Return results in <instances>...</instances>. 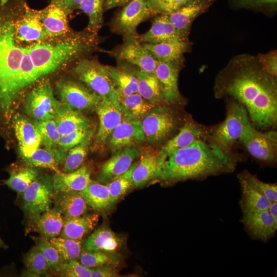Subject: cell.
I'll return each instance as SVG.
<instances>
[{"mask_svg":"<svg viewBox=\"0 0 277 277\" xmlns=\"http://www.w3.org/2000/svg\"><path fill=\"white\" fill-rule=\"evenodd\" d=\"M213 89L216 98H232L243 105L256 129L276 127V76L267 71L256 56L232 57L216 76Z\"/></svg>","mask_w":277,"mask_h":277,"instance_id":"obj_1","label":"cell"},{"mask_svg":"<svg viewBox=\"0 0 277 277\" xmlns=\"http://www.w3.org/2000/svg\"><path fill=\"white\" fill-rule=\"evenodd\" d=\"M239 160L236 155L225 154L208 140H200L170 153L159 180L167 185L203 180L233 172Z\"/></svg>","mask_w":277,"mask_h":277,"instance_id":"obj_2","label":"cell"},{"mask_svg":"<svg viewBox=\"0 0 277 277\" xmlns=\"http://www.w3.org/2000/svg\"><path fill=\"white\" fill-rule=\"evenodd\" d=\"M225 120L219 124L210 128L208 141L228 155L233 152L234 146L239 141L247 126L250 123L245 107L236 101L227 98Z\"/></svg>","mask_w":277,"mask_h":277,"instance_id":"obj_3","label":"cell"},{"mask_svg":"<svg viewBox=\"0 0 277 277\" xmlns=\"http://www.w3.org/2000/svg\"><path fill=\"white\" fill-rule=\"evenodd\" d=\"M84 47L81 41H75L54 45L35 44L26 48L40 78L56 70Z\"/></svg>","mask_w":277,"mask_h":277,"instance_id":"obj_4","label":"cell"},{"mask_svg":"<svg viewBox=\"0 0 277 277\" xmlns=\"http://www.w3.org/2000/svg\"><path fill=\"white\" fill-rule=\"evenodd\" d=\"M78 78L102 98L120 101L121 96L109 75V67L84 59L74 68Z\"/></svg>","mask_w":277,"mask_h":277,"instance_id":"obj_5","label":"cell"},{"mask_svg":"<svg viewBox=\"0 0 277 277\" xmlns=\"http://www.w3.org/2000/svg\"><path fill=\"white\" fill-rule=\"evenodd\" d=\"M180 122L177 112L172 107L155 106L141 121L145 140L153 144L166 143Z\"/></svg>","mask_w":277,"mask_h":277,"instance_id":"obj_6","label":"cell"},{"mask_svg":"<svg viewBox=\"0 0 277 277\" xmlns=\"http://www.w3.org/2000/svg\"><path fill=\"white\" fill-rule=\"evenodd\" d=\"M239 142L255 160L266 165H272L277 159V131L274 129L262 131L250 123Z\"/></svg>","mask_w":277,"mask_h":277,"instance_id":"obj_7","label":"cell"},{"mask_svg":"<svg viewBox=\"0 0 277 277\" xmlns=\"http://www.w3.org/2000/svg\"><path fill=\"white\" fill-rule=\"evenodd\" d=\"M54 191L52 179L37 177L23 193V208L32 221L50 209Z\"/></svg>","mask_w":277,"mask_h":277,"instance_id":"obj_8","label":"cell"},{"mask_svg":"<svg viewBox=\"0 0 277 277\" xmlns=\"http://www.w3.org/2000/svg\"><path fill=\"white\" fill-rule=\"evenodd\" d=\"M61 104L55 98L50 85L43 83L26 97L24 108L26 113L36 121L55 118Z\"/></svg>","mask_w":277,"mask_h":277,"instance_id":"obj_9","label":"cell"},{"mask_svg":"<svg viewBox=\"0 0 277 277\" xmlns=\"http://www.w3.org/2000/svg\"><path fill=\"white\" fill-rule=\"evenodd\" d=\"M62 104L77 111L94 109L101 97L81 84L63 79L56 83Z\"/></svg>","mask_w":277,"mask_h":277,"instance_id":"obj_10","label":"cell"},{"mask_svg":"<svg viewBox=\"0 0 277 277\" xmlns=\"http://www.w3.org/2000/svg\"><path fill=\"white\" fill-rule=\"evenodd\" d=\"M241 209L242 217L241 221L251 239L266 242L275 235L277 230V218L267 210Z\"/></svg>","mask_w":277,"mask_h":277,"instance_id":"obj_11","label":"cell"},{"mask_svg":"<svg viewBox=\"0 0 277 277\" xmlns=\"http://www.w3.org/2000/svg\"><path fill=\"white\" fill-rule=\"evenodd\" d=\"M209 131L210 128L201 125L188 116L177 134L164 143L159 152L166 159L175 150L185 148L197 140H208Z\"/></svg>","mask_w":277,"mask_h":277,"instance_id":"obj_12","label":"cell"},{"mask_svg":"<svg viewBox=\"0 0 277 277\" xmlns=\"http://www.w3.org/2000/svg\"><path fill=\"white\" fill-rule=\"evenodd\" d=\"M181 61H157L154 71L161 85L166 103L173 106H181L185 103L178 87Z\"/></svg>","mask_w":277,"mask_h":277,"instance_id":"obj_13","label":"cell"},{"mask_svg":"<svg viewBox=\"0 0 277 277\" xmlns=\"http://www.w3.org/2000/svg\"><path fill=\"white\" fill-rule=\"evenodd\" d=\"M151 14L148 0H131L117 15L114 28L126 37L134 36L138 25Z\"/></svg>","mask_w":277,"mask_h":277,"instance_id":"obj_14","label":"cell"},{"mask_svg":"<svg viewBox=\"0 0 277 277\" xmlns=\"http://www.w3.org/2000/svg\"><path fill=\"white\" fill-rule=\"evenodd\" d=\"M145 140L141 121L123 118L106 142L114 153L124 148L135 146Z\"/></svg>","mask_w":277,"mask_h":277,"instance_id":"obj_15","label":"cell"},{"mask_svg":"<svg viewBox=\"0 0 277 277\" xmlns=\"http://www.w3.org/2000/svg\"><path fill=\"white\" fill-rule=\"evenodd\" d=\"M212 1L190 0L175 11L167 14L182 41H188V36L193 22L208 9Z\"/></svg>","mask_w":277,"mask_h":277,"instance_id":"obj_16","label":"cell"},{"mask_svg":"<svg viewBox=\"0 0 277 277\" xmlns=\"http://www.w3.org/2000/svg\"><path fill=\"white\" fill-rule=\"evenodd\" d=\"M165 160L159 150L142 152L140 160L132 172L134 187H140L151 180L159 179L163 171Z\"/></svg>","mask_w":277,"mask_h":277,"instance_id":"obj_17","label":"cell"},{"mask_svg":"<svg viewBox=\"0 0 277 277\" xmlns=\"http://www.w3.org/2000/svg\"><path fill=\"white\" fill-rule=\"evenodd\" d=\"M94 110L99 119L96 140L99 143H104L123 120L120 101L101 98Z\"/></svg>","mask_w":277,"mask_h":277,"instance_id":"obj_18","label":"cell"},{"mask_svg":"<svg viewBox=\"0 0 277 277\" xmlns=\"http://www.w3.org/2000/svg\"><path fill=\"white\" fill-rule=\"evenodd\" d=\"M12 125L23 158L30 156L41 143L40 133L34 123L17 114L12 118Z\"/></svg>","mask_w":277,"mask_h":277,"instance_id":"obj_19","label":"cell"},{"mask_svg":"<svg viewBox=\"0 0 277 277\" xmlns=\"http://www.w3.org/2000/svg\"><path fill=\"white\" fill-rule=\"evenodd\" d=\"M141 153L142 150L135 146L124 148L114 153L103 165L100 171V179L103 182H109L125 173Z\"/></svg>","mask_w":277,"mask_h":277,"instance_id":"obj_20","label":"cell"},{"mask_svg":"<svg viewBox=\"0 0 277 277\" xmlns=\"http://www.w3.org/2000/svg\"><path fill=\"white\" fill-rule=\"evenodd\" d=\"M120 59L137 66L143 71L154 73L156 61L134 36L126 37L118 52Z\"/></svg>","mask_w":277,"mask_h":277,"instance_id":"obj_21","label":"cell"},{"mask_svg":"<svg viewBox=\"0 0 277 277\" xmlns=\"http://www.w3.org/2000/svg\"><path fill=\"white\" fill-rule=\"evenodd\" d=\"M70 10L60 0H52L49 5L40 11L41 18L47 36L65 33L68 29L67 16Z\"/></svg>","mask_w":277,"mask_h":277,"instance_id":"obj_22","label":"cell"},{"mask_svg":"<svg viewBox=\"0 0 277 277\" xmlns=\"http://www.w3.org/2000/svg\"><path fill=\"white\" fill-rule=\"evenodd\" d=\"M15 36L21 41H39L47 35L42 22L40 11L26 8L24 15L14 25Z\"/></svg>","mask_w":277,"mask_h":277,"instance_id":"obj_23","label":"cell"},{"mask_svg":"<svg viewBox=\"0 0 277 277\" xmlns=\"http://www.w3.org/2000/svg\"><path fill=\"white\" fill-rule=\"evenodd\" d=\"M124 243V238L106 226L92 232L83 243V249L89 251L117 252Z\"/></svg>","mask_w":277,"mask_h":277,"instance_id":"obj_24","label":"cell"},{"mask_svg":"<svg viewBox=\"0 0 277 277\" xmlns=\"http://www.w3.org/2000/svg\"><path fill=\"white\" fill-rule=\"evenodd\" d=\"M91 181L90 172L86 167H80L71 172H55L52 178L54 193L81 191Z\"/></svg>","mask_w":277,"mask_h":277,"instance_id":"obj_25","label":"cell"},{"mask_svg":"<svg viewBox=\"0 0 277 277\" xmlns=\"http://www.w3.org/2000/svg\"><path fill=\"white\" fill-rule=\"evenodd\" d=\"M146 44L182 41L179 33L169 20L167 14H161L154 19L150 29L138 38Z\"/></svg>","mask_w":277,"mask_h":277,"instance_id":"obj_26","label":"cell"},{"mask_svg":"<svg viewBox=\"0 0 277 277\" xmlns=\"http://www.w3.org/2000/svg\"><path fill=\"white\" fill-rule=\"evenodd\" d=\"M56 208L64 219L82 216L87 212L88 205L80 191L56 192Z\"/></svg>","mask_w":277,"mask_h":277,"instance_id":"obj_27","label":"cell"},{"mask_svg":"<svg viewBox=\"0 0 277 277\" xmlns=\"http://www.w3.org/2000/svg\"><path fill=\"white\" fill-rule=\"evenodd\" d=\"M55 122L61 135L73 131L88 129L90 120L80 111L61 105L55 117Z\"/></svg>","mask_w":277,"mask_h":277,"instance_id":"obj_28","label":"cell"},{"mask_svg":"<svg viewBox=\"0 0 277 277\" xmlns=\"http://www.w3.org/2000/svg\"><path fill=\"white\" fill-rule=\"evenodd\" d=\"M188 41H172L157 44H145L143 46L160 62H178L189 48Z\"/></svg>","mask_w":277,"mask_h":277,"instance_id":"obj_29","label":"cell"},{"mask_svg":"<svg viewBox=\"0 0 277 277\" xmlns=\"http://www.w3.org/2000/svg\"><path fill=\"white\" fill-rule=\"evenodd\" d=\"M137 93L155 106L166 103L161 85L154 73L138 71Z\"/></svg>","mask_w":277,"mask_h":277,"instance_id":"obj_30","label":"cell"},{"mask_svg":"<svg viewBox=\"0 0 277 277\" xmlns=\"http://www.w3.org/2000/svg\"><path fill=\"white\" fill-rule=\"evenodd\" d=\"M98 216L96 214H84L82 216L64 219L60 236L74 240H82L96 226Z\"/></svg>","mask_w":277,"mask_h":277,"instance_id":"obj_31","label":"cell"},{"mask_svg":"<svg viewBox=\"0 0 277 277\" xmlns=\"http://www.w3.org/2000/svg\"><path fill=\"white\" fill-rule=\"evenodd\" d=\"M32 221L35 230L42 237L49 240L60 236L64 225V218L54 207L42 213Z\"/></svg>","mask_w":277,"mask_h":277,"instance_id":"obj_32","label":"cell"},{"mask_svg":"<svg viewBox=\"0 0 277 277\" xmlns=\"http://www.w3.org/2000/svg\"><path fill=\"white\" fill-rule=\"evenodd\" d=\"M80 192L88 206L96 211H106L113 205L107 185L91 180Z\"/></svg>","mask_w":277,"mask_h":277,"instance_id":"obj_33","label":"cell"},{"mask_svg":"<svg viewBox=\"0 0 277 277\" xmlns=\"http://www.w3.org/2000/svg\"><path fill=\"white\" fill-rule=\"evenodd\" d=\"M120 105L123 118L142 121L155 106L138 93L121 97Z\"/></svg>","mask_w":277,"mask_h":277,"instance_id":"obj_34","label":"cell"},{"mask_svg":"<svg viewBox=\"0 0 277 277\" xmlns=\"http://www.w3.org/2000/svg\"><path fill=\"white\" fill-rule=\"evenodd\" d=\"M137 72L127 68L109 67L110 77L121 97L137 93Z\"/></svg>","mask_w":277,"mask_h":277,"instance_id":"obj_35","label":"cell"},{"mask_svg":"<svg viewBox=\"0 0 277 277\" xmlns=\"http://www.w3.org/2000/svg\"><path fill=\"white\" fill-rule=\"evenodd\" d=\"M66 154L60 149L52 150L48 148H38L30 156L23 158L26 163L35 167L49 168L60 172L58 165L64 162Z\"/></svg>","mask_w":277,"mask_h":277,"instance_id":"obj_36","label":"cell"},{"mask_svg":"<svg viewBox=\"0 0 277 277\" xmlns=\"http://www.w3.org/2000/svg\"><path fill=\"white\" fill-rule=\"evenodd\" d=\"M240 184L241 208L250 210H267L271 202L267 197L251 186L244 179L237 176Z\"/></svg>","mask_w":277,"mask_h":277,"instance_id":"obj_37","label":"cell"},{"mask_svg":"<svg viewBox=\"0 0 277 277\" xmlns=\"http://www.w3.org/2000/svg\"><path fill=\"white\" fill-rule=\"evenodd\" d=\"M8 172L9 176L4 181V183L19 194H22L38 176L37 170L32 167H12Z\"/></svg>","mask_w":277,"mask_h":277,"instance_id":"obj_38","label":"cell"},{"mask_svg":"<svg viewBox=\"0 0 277 277\" xmlns=\"http://www.w3.org/2000/svg\"><path fill=\"white\" fill-rule=\"evenodd\" d=\"M121 259L117 252L89 251L83 248L78 261L84 266L92 268L105 265L117 266Z\"/></svg>","mask_w":277,"mask_h":277,"instance_id":"obj_39","label":"cell"},{"mask_svg":"<svg viewBox=\"0 0 277 277\" xmlns=\"http://www.w3.org/2000/svg\"><path fill=\"white\" fill-rule=\"evenodd\" d=\"M133 163L130 168L125 173L109 181L107 184L111 200L114 205L133 187L132 172L136 164Z\"/></svg>","mask_w":277,"mask_h":277,"instance_id":"obj_40","label":"cell"},{"mask_svg":"<svg viewBox=\"0 0 277 277\" xmlns=\"http://www.w3.org/2000/svg\"><path fill=\"white\" fill-rule=\"evenodd\" d=\"M56 249L64 263L73 260H78L83 250L82 240L57 236L49 240Z\"/></svg>","mask_w":277,"mask_h":277,"instance_id":"obj_41","label":"cell"},{"mask_svg":"<svg viewBox=\"0 0 277 277\" xmlns=\"http://www.w3.org/2000/svg\"><path fill=\"white\" fill-rule=\"evenodd\" d=\"M92 135V133L69 150L64 161L66 172H71L80 168L87 156Z\"/></svg>","mask_w":277,"mask_h":277,"instance_id":"obj_42","label":"cell"},{"mask_svg":"<svg viewBox=\"0 0 277 277\" xmlns=\"http://www.w3.org/2000/svg\"><path fill=\"white\" fill-rule=\"evenodd\" d=\"M24 262L27 271L36 276L46 275L51 271L42 252L37 246L30 249Z\"/></svg>","mask_w":277,"mask_h":277,"instance_id":"obj_43","label":"cell"},{"mask_svg":"<svg viewBox=\"0 0 277 277\" xmlns=\"http://www.w3.org/2000/svg\"><path fill=\"white\" fill-rule=\"evenodd\" d=\"M41 137V143L46 148L57 149L58 143L61 136L55 120L36 121L34 123Z\"/></svg>","mask_w":277,"mask_h":277,"instance_id":"obj_44","label":"cell"},{"mask_svg":"<svg viewBox=\"0 0 277 277\" xmlns=\"http://www.w3.org/2000/svg\"><path fill=\"white\" fill-rule=\"evenodd\" d=\"M237 176L244 179L271 202L277 201V185L276 183L264 182L259 180L255 175L251 173L247 170L238 174Z\"/></svg>","mask_w":277,"mask_h":277,"instance_id":"obj_45","label":"cell"},{"mask_svg":"<svg viewBox=\"0 0 277 277\" xmlns=\"http://www.w3.org/2000/svg\"><path fill=\"white\" fill-rule=\"evenodd\" d=\"M35 238L36 246L42 252L50 270L57 272L59 267L64 263L60 254L49 240L42 236Z\"/></svg>","mask_w":277,"mask_h":277,"instance_id":"obj_46","label":"cell"},{"mask_svg":"<svg viewBox=\"0 0 277 277\" xmlns=\"http://www.w3.org/2000/svg\"><path fill=\"white\" fill-rule=\"evenodd\" d=\"M105 0H84L78 6L88 17L90 27H97L103 21V10Z\"/></svg>","mask_w":277,"mask_h":277,"instance_id":"obj_47","label":"cell"},{"mask_svg":"<svg viewBox=\"0 0 277 277\" xmlns=\"http://www.w3.org/2000/svg\"><path fill=\"white\" fill-rule=\"evenodd\" d=\"M57 272L66 277H92L91 269L84 266L76 260L63 263Z\"/></svg>","mask_w":277,"mask_h":277,"instance_id":"obj_48","label":"cell"},{"mask_svg":"<svg viewBox=\"0 0 277 277\" xmlns=\"http://www.w3.org/2000/svg\"><path fill=\"white\" fill-rule=\"evenodd\" d=\"M92 132L89 128L78 130L60 136L57 147L61 151L65 152L78 145Z\"/></svg>","mask_w":277,"mask_h":277,"instance_id":"obj_49","label":"cell"},{"mask_svg":"<svg viewBox=\"0 0 277 277\" xmlns=\"http://www.w3.org/2000/svg\"><path fill=\"white\" fill-rule=\"evenodd\" d=\"M190 0H148L152 14H169Z\"/></svg>","mask_w":277,"mask_h":277,"instance_id":"obj_50","label":"cell"},{"mask_svg":"<svg viewBox=\"0 0 277 277\" xmlns=\"http://www.w3.org/2000/svg\"><path fill=\"white\" fill-rule=\"evenodd\" d=\"M263 67L271 74L277 75V52L271 50L266 53H260L256 55Z\"/></svg>","mask_w":277,"mask_h":277,"instance_id":"obj_51","label":"cell"},{"mask_svg":"<svg viewBox=\"0 0 277 277\" xmlns=\"http://www.w3.org/2000/svg\"><path fill=\"white\" fill-rule=\"evenodd\" d=\"M237 6L245 8H263L269 7L275 9L277 0H236Z\"/></svg>","mask_w":277,"mask_h":277,"instance_id":"obj_52","label":"cell"},{"mask_svg":"<svg viewBox=\"0 0 277 277\" xmlns=\"http://www.w3.org/2000/svg\"><path fill=\"white\" fill-rule=\"evenodd\" d=\"M116 267L115 265H105L91 268L92 277L120 276Z\"/></svg>","mask_w":277,"mask_h":277,"instance_id":"obj_53","label":"cell"},{"mask_svg":"<svg viewBox=\"0 0 277 277\" xmlns=\"http://www.w3.org/2000/svg\"><path fill=\"white\" fill-rule=\"evenodd\" d=\"M131 0H105L104 7L108 10L116 7L122 6L128 4Z\"/></svg>","mask_w":277,"mask_h":277,"instance_id":"obj_54","label":"cell"},{"mask_svg":"<svg viewBox=\"0 0 277 277\" xmlns=\"http://www.w3.org/2000/svg\"><path fill=\"white\" fill-rule=\"evenodd\" d=\"M84 0H60L62 4L68 9L78 8Z\"/></svg>","mask_w":277,"mask_h":277,"instance_id":"obj_55","label":"cell"},{"mask_svg":"<svg viewBox=\"0 0 277 277\" xmlns=\"http://www.w3.org/2000/svg\"><path fill=\"white\" fill-rule=\"evenodd\" d=\"M267 210L272 215L277 218V201L272 202Z\"/></svg>","mask_w":277,"mask_h":277,"instance_id":"obj_56","label":"cell"},{"mask_svg":"<svg viewBox=\"0 0 277 277\" xmlns=\"http://www.w3.org/2000/svg\"><path fill=\"white\" fill-rule=\"evenodd\" d=\"M0 248H7V246H6L4 244L3 241L1 239V238H0Z\"/></svg>","mask_w":277,"mask_h":277,"instance_id":"obj_57","label":"cell"}]
</instances>
